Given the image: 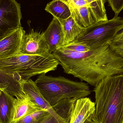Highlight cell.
Masks as SVG:
<instances>
[{"label":"cell","mask_w":123,"mask_h":123,"mask_svg":"<svg viewBox=\"0 0 123 123\" xmlns=\"http://www.w3.org/2000/svg\"><path fill=\"white\" fill-rule=\"evenodd\" d=\"M52 54L65 73L94 86L108 77L123 74V57L109 44L82 53L61 48Z\"/></svg>","instance_id":"1"},{"label":"cell","mask_w":123,"mask_h":123,"mask_svg":"<svg viewBox=\"0 0 123 123\" xmlns=\"http://www.w3.org/2000/svg\"><path fill=\"white\" fill-rule=\"evenodd\" d=\"M93 91L95 110L92 118L98 123H123V74L102 80Z\"/></svg>","instance_id":"2"},{"label":"cell","mask_w":123,"mask_h":123,"mask_svg":"<svg viewBox=\"0 0 123 123\" xmlns=\"http://www.w3.org/2000/svg\"><path fill=\"white\" fill-rule=\"evenodd\" d=\"M46 100L51 106L64 99L86 97L91 94L87 84L72 81L63 77L41 74L35 81Z\"/></svg>","instance_id":"3"},{"label":"cell","mask_w":123,"mask_h":123,"mask_svg":"<svg viewBox=\"0 0 123 123\" xmlns=\"http://www.w3.org/2000/svg\"><path fill=\"white\" fill-rule=\"evenodd\" d=\"M59 64L50 53L39 55L21 54L0 59V69L18 73L25 81L33 76L55 71Z\"/></svg>","instance_id":"4"},{"label":"cell","mask_w":123,"mask_h":123,"mask_svg":"<svg viewBox=\"0 0 123 123\" xmlns=\"http://www.w3.org/2000/svg\"><path fill=\"white\" fill-rule=\"evenodd\" d=\"M123 29V18L115 16L112 19L94 22L83 29L74 42L84 43L94 49L109 44Z\"/></svg>","instance_id":"5"},{"label":"cell","mask_w":123,"mask_h":123,"mask_svg":"<svg viewBox=\"0 0 123 123\" xmlns=\"http://www.w3.org/2000/svg\"><path fill=\"white\" fill-rule=\"evenodd\" d=\"M21 6L15 0H0V40L21 27Z\"/></svg>","instance_id":"6"},{"label":"cell","mask_w":123,"mask_h":123,"mask_svg":"<svg viewBox=\"0 0 123 123\" xmlns=\"http://www.w3.org/2000/svg\"><path fill=\"white\" fill-rule=\"evenodd\" d=\"M49 53V46L44 32L41 33L32 29L29 33L25 34L20 48V55H39Z\"/></svg>","instance_id":"7"},{"label":"cell","mask_w":123,"mask_h":123,"mask_svg":"<svg viewBox=\"0 0 123 123\" xmlns=\"http://www.w3.org/2000/svg\"><path fill=\"white\" fill-rule=\"evenodd\" d=\"M23 90L25 95L33 103L43 110L47 111L59 123H68V121L61 117L46 100L36 85L31 79L26 81L23 85Z\"/></svg>","instance_id":"8"},{"label":"cell","mask_w":123,"mask_h":123,"mask_svg":"<svg viewBox=\"0 0 123 123\" xmlns=\"http://www.w3.org/2000/svg\"><path fill=\"white\" fill-rule=\"evenodd\" d=\"M25 31L21 27L0 40V59L20 55V50Z\"/></svg>","instance_id":"9"},{"label":"cell","mask_w":123,"mask_h":123,"mask_svg":"<svg viewBox=\"0 0 123 123\" xmlns=\"http://www.w3.org/2000/svg\"><path fill=\"white\" fill-rule=\"evenodd\" d=\"M95 110V103L89 98L77 99L72 106L68 123H84L87 118L94 116Z\"/></svg>","instance_id":"10"},{"label":"cell","mask_w":123,"mask_h":123,"mask_svg":"<svg viewBox=\"0 0 123 123\" xmlns=\"http://www.w3.org/2000/svg\"><path fill=\"white\" fill-rule=\"evenodd\" d=\"M44 33L50 53L63 46L64 34L61 24L57 18L53 17Z\"/></svg>","instance_id":"11"},{"label":"cell","mask_w":123,"mask_h":123,"mask_svg":"<svg viewBox=\"0 0 123 123\" xmlns=\"http://www.w3.org/2000/svg\"><path fill=\"white\" fill-rule=\"evenodd\" d=\"M26 82L18 73L0 69V84L8 87L7 92L15 98L25 95L23 87Z\"/></svg>","instance_id":"12"},{"label":"cell","mask_w":123,"mask_h":123,"mask_svg":"<svg viewBox=\"0 0 123 123\" xmlns=\"http://www.w3.org/2000/svg\"><path fill=\"white\" fill-rule=\"evenodd\" d=\"M42 110L25 95L22 97L16 98L12 123H16L26 116Z\"/></svg>","instance_id":"13"},{"label":"cell","mask_w":123,"mask_h":123,"mask_svg":"<svg viewBox=\"0 0 123 123\" xmlns=\"http://www.w3.org/2000/svg\"><path fill=\"white\" fill-rule=\"evenodd\" d=\"M16 98L6 90L0 94V123H12Z\"/></svg>","instance_id":"14"},{"label":"cell","mask_w":123,"mask_h":123,"mask_svg":"<svg viewBox=\"0 0 123 123\" xmlns=\"http://www.w3.org/2000/svg\"><path fill=\"white\" fill-rule=\"evenodd\" d=\"M58 19L61 24L64 34V46L74 42L83 29L77 24L71 15L66 19Z\"/></svg>","instance_id":"15"},{"label":"cell","mask_w":123,"mask_h":123,"mask_svg":"<svg viewBox=\"0 0 123 123\" xmlns=\"http://www.w3.org/2000/svg\"><path fill=\"white\" fill-rule=\"evenodd\" d=\"M71 9L61 0H53L48 3L45 10L58 19H65L71 15Z\"/></svg>","instance_id":"16"},{"label":"cell","mask_w":123,"mask_h":123,"mask_svg":"<svg viewBox=\"0 0 123 123\" xmlns=\"http://www.w3.org/2000/svg\"><path fill=\"white\" fill-rule=\"evenodd\" d=\"M91 16L94 22L108 20L105 7V0H87Z\"/></svg>","instance_id":"17"},{"label":"cell","mask_w":123,"mask_h":123,"mask_svg":"<svg viewBox=\"0 0 123 123\" xmlns=\"http://www.w3.org/2000/svg\"><path fill=\"white\" fill-rule=\"evenodd\" d=\"M71 12V16L82 29H86L94 23L87 6L72 9Z\"/></svg>","instance_id":"18"},{"label":"cell","mask_w":123,"mask_h":123,"mask_svg":"<svg viewBox=\"0 0 123 123\" xmlns=\"http://www.w3.org/2000/svg\"><path fill=\"white\" fill-rule=\"evenodd\" d=\"M49 114L47 111L42 110L26 116L15 123H42Z\"/></svg>","instance_id":"19"},{"label":"cell","mask_w":123,"mask_h":123,"mask_svg":"<svg viewBox=\"0 0 123 123\" xmlns=\"http://www.w3.org/2000/svg\"><path fill=\"white\" fill-rule=\"evenodd\" d=\"M109 44L117 54L123 57V29L116 35Z\"/></svg>","instance_id":"20"},{"label":"cell","mask_w":123,"mask_h":123,"mask_svg":"<svg viewBox=\"0 0 123 123\" xmlns=\"http://www.w3.org/2000/svg\"><path fill=\"white\" fill-rule=\"evenodd\" d=\"M61 48L63 49L76 53L84 52L89 51L90 50L89 47L84 43L74 42L63 46Z\"/></svg>","instance_id":"21"},{"label":"cell","mask_w":123,"mask_h":123,"mask_svg":"<svg viewBox=\"0 0 123 123\" xmlns=\"http://www.w3.org/2000/svg\"><path fill=\"white\" fill-rule=\"evenodd\" d=\"M109 6L117 16L123 9V0H107Z\"/></svg>","instance_id":"22"},{"label":"cell","mask_w":123,"mask_h":123,"mask_svg":"<svg viewBox=\"0 0 123 123\" xmlns=\"http://www.w3.org/2000/svg\"><path fill=\"white\" fill-rule=\"evenodd\" d=\"M72 6L73 8L87 6L88 4L87 0H72Z\"/></svg>","instance_id":"23"},{"label":"cell","mask_w":123,"mask_h":123,"mask_svg":"<svg viewBox=\"0 0 123 123\" xmlns=\"http://www.w3.org/2000/svg\"><path fill=\"white\" fill-rule=\"evenodd\" d=\"M42 123H59L52 115L49 114Z\"/></svg>","instance_id":"24"},{"label":"cell","mask_w":123,"mask_h":123,"mask_svg":"<svg viewBox=\"0 0 123 123\" xmlns=\"http://www.w3.org/2000/svg\"><path fill=\"white\" fill-rule=\"evenodd\" d=\"M63 2L68 5L71 9L73 8L72 6V0H61Z\"/></svg>","instance_id":"25"},{"label":"cell","mask_w":123,"mask_h":123,"mask_svg":"<svg viewBox=\"0 0 123 123\" xmlns=\"http://www.w3.org/2000/svg\"><path fill=\"white\" fill-rule=\"evenodd\" d=\"M92 117H90L87 118L83 123H96L92 119Z\"/></svg>","instance_id":"26"},{"label":"cell","mask_w":123,"mask_h":123,"mask_svg":"<svg viewBox=\"0 0 123 123\" xmlns=\"http://www.w3.org/2000/svg\"><path fill=\"white\" fill-rule=\"evenodd\" d=\"M3 90H6V91L8 90V87L3 85L0 84V94L1 91Z\"/></svg>","instance_id":"27"},{"label":"cell","mask_w":123,"mask_h":123,"mask_svg":"<svg viewBox=\"0 0 123 123\" xmlns=\"http://www.w3.org/2000/svg\"><path fill=\"white\" fill-rule=\"evenodd\" d=\"M92 120H93V119H92ZM94 120V121H95V123H97V122H96V121H95L94 120Z\"/></svg>","instance_id":"28"}]
</instances>
